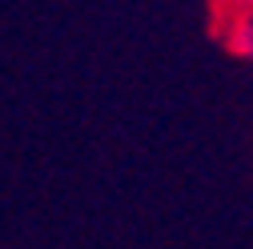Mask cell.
Wrapping results in <instances>:
<instances>
[{
  "label": "cell",
  "mask_w": 253,
  "mask_h": 249,
  "mask_svg": "<svg viewBox=\"0 0 253 249\" xmlns=\"http://www.w3.org/2000/svg\"><path fill=\"white\" fill-rule=\"evenodd\" d=\"M221 37L237 56L253 60V12H229L225 24H221Z\"/></svg>",
  "instance_id": "1"
},
{
  "label": "cell",
  "mask_w": 253,
  "mask_h": 249,
  "mask_svg": "<svg viewBox=\"0 0 253 249\" xmlns=\"http://www.w3.org/2000/svg\"><path fill=\"white\" fill-rule=\"evenodd\" d=\"M213 4L225 12V16L229 12H253V0H213Z\"/></svg>",
  "instance_id": "2"
}]
</instances>
